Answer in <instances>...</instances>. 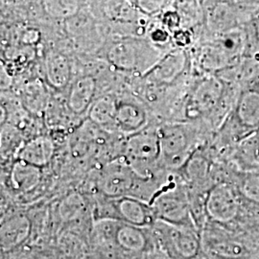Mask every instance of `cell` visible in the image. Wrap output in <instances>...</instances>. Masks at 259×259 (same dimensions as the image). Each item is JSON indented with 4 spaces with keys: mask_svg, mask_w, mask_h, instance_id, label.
Returning <instances> with one entry per match:
<instances>
[{
    "mask_svg": "<svg viewBox=\"0 0 259 259\" xmlns=\"http://www.w3.org/2000/svg\"><path fill=\"white\" fill-rule=\"evenodd\" d=\"M157 50L147 39L139 37H121L107 51V60L114 68L139 72L143 76L158 63Z\"/></svg>",
    "mask_w": 259,
    "mask_h": 259,
    "instance_id": "1",
    "label": "cell"
},
{
    "mask_svg": "<svg viewBox=\"0 0 259 259\" xmlns=\"http://www.w3.org/2000/svg\"><path fill=\"white\" fill-rule=\"evenodd\" d=\"M160 157L158 131L145 128L128 137L125 145V158L138 176H148L149 170H152Z\"/></svg>",
    "mask_w": 259,
    "mask_h": 259,
    "instance_id": "2",
    "label": "cell"
},
{
    "mask_svg": "<svg viewBox=\"0 0 259 259\" xmlns=\"http://www.w3.org/2000/svg\"><path fill=\"white\" fill-rule=\"evenodd\" d=\"M204 213L210 222L225 225L232 222L239 211V200L228 184L214 185L204 201Z\"/></svg>",
    "mask_w": 259,
    "mask_h": 259,
    "instance_id": "3",
    "label": "cell"
},
{
    "mask_svg": "<svg viewBox=\"0 0 259 259\" xmlns=\"http://www.w3.org/2000/svg\"><path fill=\"white\" fill-rule=\"evenodd\" d=\"M109 209L111 211V220L143 229L153 226L157 220L152 204L130 196L111 199L106 210Z\"/></svg>",
    "mask_w": 259,
    "mask_h": 259,
    "instance_id": "4",
    "label": "cell"
},
{
    "mask_svg": "<svg viewBox=\"0 0 259 259\" xmlns=\"http://www.w3.org/2000/svg\"><path fill=\"white\" fill-rule=\"evenodd\" d=\"M103 16L121 28H133L139 36L146 35L150 21L148 16L139 11L134 0H104Z\"/></svg>",
    "mask_w": 259,
    "mask_h": 259,
    "instance_id": "5",
    "label": "cell"
},
{
    "mask_svg": "<svg viewBox=\"0 0 259 259\" xmlns=\"http://www.w3.org/2000/svg\"><path fill=\"white\" fill-rule=\"evenodd\" d=\"M152 205L157 221L197 230L192 217H190L188 203L181 193L169 192L158 195Z\"/></svg>",
    "mask_w": 259,
    "mask_h": 259,
    "instance_id": "6",
    "label": "cell"
},
{
    "mask_svg": "<svg viewBox=\"0 0 259 259\" xmlns=\"http://www.w3.org/2000/svg\"><path fill=\"white\" fill-rule=\"evenodd\" d=\"M160 223L163 225L162 230L165 232L162 234L165 247L175 257L192 259L199 254L202 239L197 230Z\"/></svg>",
    "mask_w": 259,
    "mask_h": 259,
    "instance_id": "7",
    "label": "cell"
},
{
    "mask_svg": "<svg viewBox=\"0 0 259 259\" xmlns=\"http://www.w3.org/2000/svg\"><path fill=\"white\" fill-rule=\"evenodd\" d=\"M160 159L169 166H180L188 156L190 139L182 126H165L158 131Z\"/></svg>",
    "mask_w": 259,
    "mask_h": 259,
    "instance_id": "8",
    "label": "cell"
},
{
    "mask_svg": "<svg viewBox=\"0 0 259 259\" xmlns=\"http://www.w3.org/2000/svg\"><path fill=\"white\" fill-rule=\"evenodd\" d=\"M135 171L125 162H111L103 169L98 186L103 194L111 199L127 196L134 187Z\"/></svg>",
    "mask_w": 259,
    "mask_h": 259,
    "instance_id": "9",
    "label": "cell"
},
{
    "mask_svg": "<svg viewBox=\"0 0 259 259\" xmlns=\"http://www.w3.org/2000/svg\"><path fill=\"white\" fill-rule=\"evenodd\" d=\"M102 221L110 232L106 234L111 236L112 242L121 250L139 253L148 249V236L143 228L110 219Z\"/></svg>",
    "mask_w": 259,
    "mask_h": 259,
    "instance_id": "10",
    "label": "cell"
},
{
    "mask_svg": "<svg viewBox=\"0 0 259 259\" xmlns=\"http://www.w3.org/2000/svg\"><path fill=\"white\" fill-rule=\"evenodd\" d=\"M32 231V224L25 215L12 216L1 224L0 247L2 253H8L22 246Z\"/></svg>",
    "mask_w": 259,
    "mask_h": 259,
    "instance_id": "11",
    "label": "cell"
},
{
    "mask_svg": "<svg viewBox=\"0 0 259 259\" xmlns=\"http://www.w3.org/2000/svg\"><path fill=\"white\" fill-rule=\"evenodd\" d=\"M148 116L145 109L135 101H118L114 128L128 137L145 129Z\"/></svg>",
    "mask_w": 259,
    "mask_h": 259,
    "instance_id": "12",
    "label": "cell"
},
{
    "mask_svg": "<svg viewBox=\"0 0 259 259\" xmlns=\"http://www.w3.org/2000/svg\"><path fill=\"white\" fill-rule=\"evenodd\" d=\"M96 81L92 76H83L75 80L67 94L66 105L73 114L80 115L89 111L94 102Z\"/></svg>",
    "mask_w": 259,
    "mask_h": 259,
    "instance_id": "13",
    "label": "cell"
},
{
    "mask_svg": "<svg viewBox=\"0 0 259 259\" xmlns=\"http://www.w3.org/2000/svg\"><path fill=\"white\" fill-rule=\"evenodd\" d=\"M54 151L55 147L52 139L45 136H38L28 140L19 148L17 159L42 168L49 164L54 156Z\"/></svg>",
    "mask_w": 259,
    "mask_h": 259,
    "instance_id": "14",
    "label": "cell"
},
{
    "mask_svg": "<svg viewBox=\"0 0 259 259\" xmlns=\"http://www.w3.org/2000/svg\"><path fill=\"white\" fill-rule=\"evenodd\" d=\"M46 78L48 84L55 90H63L70 82L71 65L63 53L51 51L46 58Z\"/></svg>",
    "mask_w": 259,
    "mask_h": 259,
    "instance_id": "15",
    "label": "cell"
},
{
    "mask_svg": "<svg viewBox=\"0 0 259 259\" xmlns=\"http://www.w3.org/2000/svg\"><path fill=\"white\" fill-rule=\"evenodd\" d=\"M42 179L41 168L32 165L23 160L16 159L10 172V182L13 188L20 193L35 189Z\"/></svg>",
    "mask_w": 259,
    "mask_h": 259,
    "instance_id": "16",
    "label": "cell"
},
{
    "mask_svg": "<svg viewBox=\"0 0 259 259\" xmlns=\"http://www.w3.org/2000/svg\"><path fill=\"white\" fill-rule=\"evenodd\" d=\"M203 240L212 253L223 258H240L245 255L247 251L240 243L223 238L211 229L204 231Z\"/></svg>",
    "mask_w": 259,
    "mask_h": 259,
    "instance_id": "17",
    "label": "cell"
},
{
    "mask_svg": "<svg viewBox=\"0 0 259 259\" xmlns=\"http://www.w3.org/2000/svg\"><path fill=\"white\" fill-rule=\"evenodd\" d=\"M117 105L118 101L111 95H104L97 98L88 111L89 120L101 128H114Z\"/></svg>",
    "mask_w": 259,
    "mask_h": 259,
    "instance_id": "18",
    "label": "cell"
},
{
    "mask_svg": "<svg viewBox=\"0 0 259 259\" xmlns=\"http://www.w3.org/2000/svg\"><path fill=\"white\" fill-rule=\"evenodd\" d=\"M235 159L244 170L259 172V131L239 141Z\"/></svg>",
    "mask_w": 259,
    "mask_h": 259,
    "instance_id": "19",
    "label": "cell"
},
{
    "mask_svg": "<svg viewBox=\"0 0 259 259\" xmlns=\"http://www.w3.org/2000/svg\"><path fill=\"white\" fill-rule=\"evenodd\" d=\"M241 128L249 132V136L259 131V95L248 93L241 100L237 111Z\"/></svg>",
    "mask_w": 259,
    "mask_h": 259,
    "instance_id": "20",
    "label": "cell"
},
{
    "mask_svg": "<svg viewBox=\"0 0 259 259\" xmlns=\"http://www.w3.org/2000/svg\"><path fill=\"white\" fill-rule=\"evenodd\" d=\"M44 9L47 15L54 19L69 20L79 14V0H42Z\"/></svg>",
    "mask_w": 259,
    "mask_h": 259,
    "instance_id": "21",
    "label": "cell"
},
{
    "mask_svg": "<svg viewBox=\"0 0 259 259\" xmlns=\"http://www.w3.org/2000/svg\"><path fill=\"white\" fill-rule=\"evenodd\" d=\"M21 95L22 102L29 111L41 112L47 108L48 104L47 91L40 82L34 81L27 83L23 88Z\"/></svg>",
    "mask_w": 259,
    "mask_h": 259,
    "instance_id": "22",
    "label": "cell"
},
{
    "mask_svg": "<svg viewBox=\"0 0 259 259\" xmlns=\"http://www.w3.org/2000/svg\"><path fill=\"white\" fill-rule=\"evenodd\" d=\"M241 194L248 201L259 205V175L249 173L243 177L240 182Z\"/></svg>",
    "mask_w": 259,
    "mask_h": 259,
    "instance_id": "23",
    "label": "cell"
},
{
    "mask_svg": "<svg viewBox=\"0 0 259 259\" xmlns=\"http://www.w3.org/2000/svg\"><path fill=\"white\" fill-rule=\"evenodd\" d=\"M214 88L211 83H205L200 88L195 95L194 102L196 110L204 111L208 110L215 102V94L213 93Z\"/></svg>",
    "mask_w": 259,
    "mask_h": 259,
    "instance_id": "24",
    "label": "cell"
},
{
    "mask_svg": "<svg viewBox=\"0 0 259 259\" xmlns=\"http://www.w3.org/2000/svg\"><path fill=\"white\" fill-rule=\"evenodd\" d=\"M167 30L168 29L165 26H163L162 23L161 25H156V24L151 25V23H149L147 31H146V36L148 37L147 40L155 47L165 44L169 39V33Z\"/></svg>",
    "mask_w": 259,
    "mask_h": 259,
    "instance_id": "25",
    "label": "cell"
},
{
    "mask_svg": "<svg viewBox=\"0 0 259 259\" xmlns=\"http://www.w3.org/2000/svg\"><path fill=\"white\" fill-rule=\"evenodd\" d=\"M165 2L166 0H136L139 11L148 17L158 13L163 8Z\"/></svg>",
    "mask_w": 259,
    "mask_h": 259,
    "instance_id": "26",
    "label": "cell"
},
{
    "mask_svg": "<svg viewBox=\"0 0 259 259\" xmlns=\"http://www.w3.org/2000/svg\"><path fill=\"white\" fill-rule=\"evenodd\" d=\"M73 201L72 202V198L67 200L63 205V215L64 217H72V215H74L75 213L80 211V209L82 208V200H80V198H75L73 197Z\"/></svg>",
    "mask_w": 259,
    "mask_h": 259,
    "instance_id": "27",
    "label": "cell"
},
{
    "mask_svg": "<svg viewBox=\"0 0 259 259\" xmlns=\"http://www.w3.org/2000/svg\"><path fill=\"white\" fill-rule=\"evenodd\" d=\"M181 18L177 12L169 11L162 15L161 17V23L163 26L169 29H175L180 25Z\"/></svg>",
    "mask_w": 259,
    "mask_h": 259,
    "instance_id": "28",
    "label": "cell"
},
{
    "mask_svg": "<svg viewBox=\"0 0 259 259\" xmlns=\"http://www.w3.org/2000/svg\"><path fill=\"white\" fill-rule=\"evenodd\" d=\"M20 39L25 47L35 46L39 40V32H37L35 29H28L23 32Z\"/></svg>",
    "mask_w": 259,
    "mask_h": 259,
    "instance_id": "29",
    "label": "cell"
},
{
    "mask_svg": "<svg viewBox=\"0 0 259 259\" xmlns=\"http://www.w3.org/2000/svg\"><path fill=\"white\" fill-rule=\"evenodd\" d=\"M177 45L180 47H185V45L190 42V35L185 31H177L174 35Z\"/></svg>",
    "mask_w": 259,
    "mask_h": 259,
    "instance_id": "30",
    "label": "cell"
},
{
    "mask_svg": "<svg viewBox=\"0 0 259 259\" xmlns=\"http://www.w3.org/2000/svg\"><path fill=\"white\" fill-rule=\"evenodd\" d=\"M37 259H51L49 258L48 256H40V257H38V258Z\"/></svg>",
    "mask_w": 259,
    "mask_h": 259,
    "instance_id": "31",
    "label": "cell"
}]
</instances>
